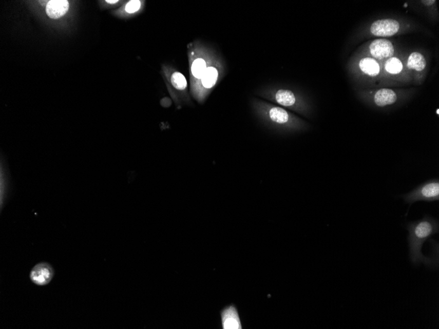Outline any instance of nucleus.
Instances as JSON below:
<instances>
[{"mask_svg":"<svg viewBox=\"0 0 439 329\" xmlns=\"http://www.w3.org/2000/svg\"><path fill=\"white\" fill-rule=\"evenodd\" d=\"M408 241L410 249V258L413 264L419 265L421 263L430 267L438 266V260L426 257L422 253V246L427 240L439 232L438 220L426 216L422 219L408 223Z\"/></svg>","mask_w":439,"mask_h":329,"instance_id":"obj_1","label":"nucleus"},{"mask_svg":"<svg viewBox=\"0 0 439 329\" xmlns=\"http://www.w3.org/2000/svg\"><path fill=\"white\" fill-rule=\"evenodd\" d=\"M259 109L260 115L274 125L288 129L299 128L302 125L299 120L282 107L264 104L260 105Z\"/></svg>","mask_w":439,"mask_h":329,"instance_id":"obj_2","label":"nucleus"},{"mask_svg":"<svg viewBox=\"0 0 439 329\" xmlns=\"http://www.w3.org/2000/svg\"><path fill=\"white\" fill-rule=\"evenodd\" d=\"M406 203L412 204L416 202L439 201V180L433 179L422 183L412 191L403 195Z\"/></svg>","mask_w":439,"mask_h":329,"instance_id":"obj_3","label":"nucleus"},{"mask_svg":"<svg viewBox=\"0 0 439 329\" xmlns=\"http://www.w3.org/2000/svg\"><path fill=\"white\" fill-rule=\"evenodd\" d=\"M400 29V24L393 18H384L375 21L371 26L370 31L374 36L389 37L395 35Z\"/></svg>","mask_w":439,"mask_h":329,"instance_id":"obj_4","label":"nucleus"},{"mask_svg":"<svg viewBox=\"0 0 439 329\" xmlns=\"http://www.w3.org/2000/svg\"><path fill=\"white\" fill-rule=\"evenodd\" d=\"M273 98L276 103L283 107L299 110L305 109L303 103L300 102L299 99L292 90L281 89L274 93Z\"/></svg>","mask_w":439,"mask_h":329,"instance_id":"obj_5","label":"nucleus"},{"mask_svg":"<svg viewBox=\"0 0 439 329\" xmlns=\"http://www.w3.org/2000/svg\"><path fill=\"white\" fill-rule=\"evenodd\" d=\"M370 51L372 57L377 60L384 61L392 57L394 52L393 44L387 39H377L370 46Z\"/></svg>","mask_w":439,"mask_h":329,"instance_id":"obj_6","label":"nucleus"},{"mask_svg":"<svg viewBox=\"0 0 439 329\" xmlns=\"http://www.w3.org/2000/svg\"><path fill=\"white\" fill-rule=\"evenodd\" d=\"M53 267L47 263H41L35 265L30 274V278L34 284L39 286L48 284L53 279Z\"/></svg>","mask_w":439,"mask_h":329,"instance_id":"obj_7","label":"nucleus"},{"mask_svg":"<svg viewBox=\"0 0 439 329\" xmlns=\"http://www.w3.org/2000/svg\"><path fill=\"white\" fill-rule=\"evenodd\" d=\"M220 317L223 329L242 328L238 310L234 305H230L222 309Z\"/></svg>","mask_w":439,"mask_h":329,"instance_id":"obj_8","label":"nucleus"},{"mask_svg":"<svg viewBox=\"0 0 439 329\" xmlns=\"http://www.w3.org/2000/svg\"><path fill=\"white\" fill-rule=\"evenodd\" d=\"M399 96L395 91L389 88L377 90L371 98V101L377 107H387L398 102Z\"/></svg>","mask_w":439,"mask_h":329,"instance_id":"obj_9","label":"nucleus"},{"mask_svg":"<svg viewBox=\"0 0 439 329\" xmlns=\"http://www.w3.org/2000/svg\"><path fill=\"white\" fill-rule=\"evenodd\" d=\"M69 8L67 0H51L46 6V13L49 17L57 20L65 15Z\"/></svg>","mask_w":439,"mask_h":329,"instance_id":"obj_10","label":"nucleus"},{"mask_svg":"<svg viewBox=\"0 0 439 329\" xmlns=\"http://www.w3.org/2000/svg\"><path fill=\"white\" fill-rule=\"evenodd\" d=\"M361 71L370 76H376L380 72V66L376 60L370 57L361 59L359 63Z\"/></svg>","mask_w":439,"mask_h":329,"instance_id":"obj_11","label":"nucleus"},{"mask_svg":"<svg viewBox=\"0 0 439 329\" xmlns=\"http://www.w3.org/2000/svg\"><path fill=\"white\" fill-rule=\"evenodd\" d=\"M427 65L426 59L422 54L414 52L410 54L408 59L407 66L410 69L422 71L425 69Z\"/></svg>","mask_w":439,"mask_h":329,"instance_id":"obj_12","label":"nucleus"},{"mask_svg":"<svg viewBox=\"0 0 439 329\" xmlns=\"http://www.w3.org/2000/svg\"><path fill=\"white\" fill-rule=\"evenodd\" d=\"M218 71L215 67H208L205 70L203 77H202V85L206 89L212 88L215 86L218 79Z\"/></svg>","mask_w":439,"mask_h":329,"instance_id":"obj_13","label":"nucleus"},{"mask_svg":"<svg viewBox=\"0 0 439 329\" xmlns=\"http://www.w3.org/2000/svg\"><path fill=\"white\" fill-rule=\"evenodd\" d=\"M385 67L389 73L397 74L402 71L403 65L401 61L397 57H391L386 61Z\"/></svg>","mask_w":439,"mask_h":329,"instance_id":"obj_14","label":"nucleus"},{"mask_svg":"<svg viewBox=\"0 0 439 329\" xmlns=\"http://www.w3.org/2000/svg\"><path fill=\"white\" fill-rule=\"evenodd\" d=\"M207 69L205 60L203 59H197L192 66V71L194 77L200 79L203 77L205 70Z\"/></svg>","mask_w":439,"mask_h":329,"instance_id":"obj_15","label":"nucleus"},{"mask_svg":"<svg viewBox=\"0 0 439 329\" xmlns=\"http://www.w3.org/2000/svg\"><path fill=\"white\" fill-rule=\"evenodd\" d=\"M171 83L174 88L179 91H184L187 88V81L182 73L175 72L171 76Z\"/></svg>","mask_w":439,"mask_h":329,"instance_id":"obj_16","label":"nucleus"},{"mask_svg":"<svg viewBox=\"0 0 439 329\" xmlns=\"http://www.w3.org/2000/svg\"><path fill=\"white\" fill-rule=\"evenodd\" d=\"M141 2L138 0H132L129 2L126 6V12L128 13H133L137 12L140 9Z\"/></svg>","mask_w":439,"mask_h":329,"instance_id":"obj_17","label":"nucleus"},{"mask_svg":"<svg viewBox=\"0 0 439 329\" xmlns=\"http://www.w3.org/2000/svg\"><path fill=\"white\" fill-rule=\"evenodd\" d=\"M421 2L426 6H431L436 3L435 0H425V1H422Z\"/></svg>","mask_w":439,"mask_h":329,"instance_id":"obj_18","label":"nucleus"},{"mask_svg":"<svg viewBox=\"0 0 439 329\" xmlns=\"http://www.w3.org/2000/svg\"><path fill=\"white\" fill-rule=\"evenodd\" d=\"M106 2H107L108 4H114L117 3V2H119V1H117V0H116V1H112V0H107Z\"/></svg>","mask_w":439,"mask_h":329,"instance_id":"obj_19","label":"nucleus"},{"mask_svg":"<svg viewBox=\"0 0 439 329\" xmlns=\"http://www.w3.org/2000/svg\"><path fill=\"white\" fill-rule=\"evenodd\" d=\"M436 114H437L438 115L439 114V109H436Z\"/></svg>","mask_w":439,"mask_h":329,"instance_id":"obj_20","label":"nucleus"}]
</instances>
